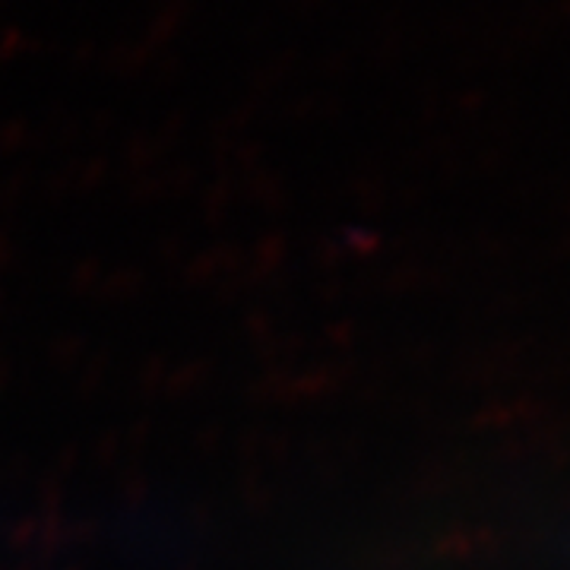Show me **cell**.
Instances as JSON below:
<instances>
[{"label":"cell","instance_id":"1","mask_svg":"<svg viewBox=\"0 0 570 570\" xmlns=\"http://www.w3.org/2000/svg\"><path fill=\"white\" fill-rule=\"evenodd\" d=\"M561 13H564V17H570V0H561Z\"/></svg>","mask_w":570,"mask_h":570}]
</instances>
